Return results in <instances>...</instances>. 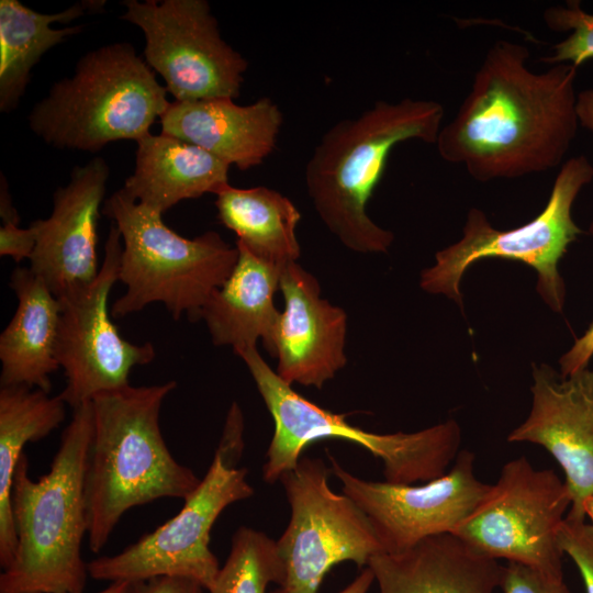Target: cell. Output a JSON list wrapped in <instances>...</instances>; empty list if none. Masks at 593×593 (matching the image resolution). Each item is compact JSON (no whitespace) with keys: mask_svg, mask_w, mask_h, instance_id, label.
<instances>
[{"mask_svg":"<svg viewBox=\"0 0 593 593\" xmlns=\"http://www.w3.org/2000/svg\"><path fill=\"white\" fill-rule=\"evenodd\" d=\"M527 46L499 40L436 142L439 156L477 181L513 179L562 165L575 138L578 68L529 69Z\"/></svg>","mask_w":593,"mask_h":593,"instance_id":"1","label":"cell"},{"mask_svg":"<svg viewBox=\"0 0 593 593\" xmlns=\"http://www.w3.org/2000/svg\"><path fill=\"white\" fill-rule=\"evenodd\" d=\"M176 381L103 392L91 400L92 433L83 492L92 552L107 545L125 512L163 497L186 500L201 479L169 451L159 426Z\"/></svg>","mask_w":593,"mask_h":593,"instance_id":"2","label":"cell"},{"mask_svg":"<svg viewBox=\"0 0 593 593\" xmlns=\"http://www.w3.org/2000/svg\"><path fill=\"white\" fill-rule=\"evenodd\" d=\"M444 114L434 100H379L321 137L305 166V186L318 216L347 248L388 251L394 235L369 217L368 202L392 149L409 139L436 144Z\"/></svg>","mask_w":593,"mask_h":593,"instance_id":"3","label":"cell"},{"mask_svg":"<svg viewBox=\"0 0 593 593\" xmlns=\"http://www.w3.org/2000/svg\"><path fill=\"white\" fill-rule=\"evenodd\" d=\"M91 433L90 401L72 410L48 472L33 480L26 455L21 457L11 490L16 549L0 574V593H83V473Z\"/></svg>","mask_w":593,"mask_h":593,"instance_id":"4","label":"cell"},{"mask_svg":"<svg viewBox=\"0 0 593 593\" xmlns=\"http://www.w3.org/2000/svg\"><path fill=\"white\" fill-rule=\"evenodd\" d=\"M167 89L134 46L115 42L82 55L27 115L30 130L58 149L97 153L136 142L168 109Z\"/></svg>","mask_w":593,"mask_h":593,"instance_id":"5","label":"cell"},{"mask_svg":"<svg viewBox=\"0 0 593 593\" xmlns=\"http://www.w3.org/2000/svg\"><path fill=\"white\" fill-rule=\"evenodd\" d=\"M101 213L118 227L122 238L119 281L125 293L111 307L113 317L163 303L174 320L183 314L201 320L204 304L232 273L238 248L210 231L192 239L180 236L163 214L116 190L104 200Z\"/></svg>","mask_w":593,"mask_h":593,"instance_id":"6","label":"cell"},{"mask_svg":"<svg viewBox=\"0 0 593 593\" xmlns=\"http://www.w3.org/2000/svg\"><path fill=\"white\" fill-rule=\"evenodd\" d=\"M253 377L275 423L262 477L273 483L296 467L313 441L338 438L369 450L383 462L385 481L414 484L437 479L455 461L461 435L456 421L414 432L377 434L349 424L347 414H334L296 393L264 360L257 346L236 349Z\"/></svg>","mask_w":593,"mask_h":593,"instance_id":"7","label":"cell"},{"mask_svg":"<svg viewBox=\"0 0 593 593\" xmlns=\"http://www.w3.org/2000/svg\"><path fill=\"white\" fill-rule=\"evenodd\" d=\"M593 180V165L584 155L566 160L557 176L545 209L530 222L508 230L494 228L485 214L470 209L460 240L436 253V262L421 273V288L441 293L462 306L459 289L466 270L484 258L522 261L536 269L537 291L555 312L562 313L566 286L558 262L568 246L582 234L572 217L573 203Z\"/></svg>","mask_w":593,"mask_h":593,"instance_id":"8","label":"cell"},{"mask_svg":"<svg viewBox=\"0 0 593 593\" xmlns=\"http://www.w3.org/2000/svg\"><path fill=\"white\" fill-rule=\"evenodd\" d=\"M571 497L551 469L524 456L506 462L478 506L451 533L492 559L518 562L563 579L558 532Z\"/></svg>","mask_w":593,"mask_h":593,"instance_id":"9","label":"cell"},{"mask_svg":"<svg viewBox=\"0 0 593 593\" xmlns=\"http://www.w3.org/2000/svg\"><path fill=\"white\" fill-rule=\"evenodd\" d=\"M328 468L318 458L301 457L280 477L291 506V519L276 541L283 566L286 593H317L337 563L368 566L384 549L363 511L328 486Z\"/></svg>","mask_w":593,"mask_h":593,"instance_id":"10","label":"cell"},{"mask_svg":"<svg viewBox=\"0 0 593 593\" xmlns=\"http://www.w3.org/2000/svg\"><path fill=\"white\" fill-rule=\"evenodd\" d=\"M121 20L141 29L143 58L175 101L236 99L248 63L221 36L206 0H125Z\"/></svg>","mask_w":593,"mask_h":593,"instance_id":"11","label":"cell"},{"mask_svg":"<svg viewBox=\"0 0 593 593\" xmlns=\"http://www.w3.org/2000/svg\"><path fill=\"white\" fill-rule=\"evenodd\" d=\"M246 477L245 468L227 465L215 451L205 475L178 514L121 552L90 560L89 575L110 583L182 577L209 592L220 571L210 549V532L228 505L254 494Z\"/></svg>","mask_w":593,"mask_h":593,"instance_id":"12","label":"cell"},{"mask_svg":"<svg viewBox=\"0 0 593 593\" xmlns=\"http://www.w3.org/2000/svg\"><path fill=\"white\" fill-rule=\"evenodd\" d=\"M122 238L111 221L97 278L61 298L55 357L66 385L59 394L72 410L96 395L130 385L131 370L155 359L150 343L134 344L110 318L108 299L119 281Z\"/></svg>","mask_w":593,"mask_h":593,"instance_id":"13","label":"cell"},{"mask_svg":"<svg viewBox=\"0 0 593 593\" xmlns=\"http://www.w3.org/2000/svg\"><path fill=\"white\" fill-rule=\"evenodd\" d=\"M328 459L343 493L367 515L384 553L402 552L427 537L451 534L491 486L475 477L474 455L468 450L459 451L445 474L421 485L362 480L332 455Z\"/></svg>","mask_w":593,"mask_h":593,"instance_id":"14","label":"cell"},{"mask_svg":"<svg viewBox=\"0 0 593 593\" xmlns=\"http://www.w3.org/2000/svg\"><path fill=\"white\" fill-rule=\"evenodd\" d=\"M533 380L530 413L507 441L549 451L566 474L571 497L566 517L585 521L583 502L593 495V370L562 377L544 363L533 366Z\"/></svg>","mask_w":593,"mask_h":593,"instance_id":"15","label":"cell"},{"mask_svg":"<svg viewBox=\"0 0 593 593\" xmlns=\"http://www.w3.org/2000/svg\"><path fill=\"white\" fill-rule=\"evenodd\" d=\"M110 167L96 156L75 166L67 184L53 194L49 217L36 220L38 235L30 269L58 299L87 287L98 276V222Z\"/></svg>","mask_w":593,"mask_h":593,"instance_id":"16","label":"cell"},{"mask_svg":"<svg viewBox=\"0 0 593 593\" xmlns=\"http://www.w3.org/2000/svg\"><path fill=\"white\" fill-rule=\"evenodd\" d=\"M284 309L273 334L277 374L292 385L322 389L347 362L346 312L321 298L316 278L296 261L280 273Z\"/></svg>","mask_w":593,"mask_h":593,"instance_id":"17","label":"cell"},{"mask_svg":"<svg viewBox=\"0 0 593 593\" xmlns=\"http://www.w3.org/2000/svg\"><path fill=\"white\" fill-rule=\"evenodd\" d=\"M159 120L161 133L245 171L275 150L283 116L270 98L262 97L248 105L233 99L174 101Z\"/></svg>","mask_w":593,"mask_h":593,"instance_id":"18","label":"cell"},{"mask_svg":"<svg viewBox=\"0 0 593 593\" xmlns=\"http://www.w3.org/2000/svg\"><path fill=\"white\" fill-rule=\"evenodd\" d=\"M379 593H494L503 566L452 534L427 537L396 553L373 556L368 566Z\"/></svg>","mask_w":593,"mask_h":593,"instance_id":"19","label":"cell"},{"mask_svg":"<svg viewBox=\"0 0 593 593\" xmlns=\"http://www.w3.org/2000/svg\"><path fill=\"white\" fill-rule=\"evenodd\" d=\"M135 168L123 191L161 214L183 200L216 194L230 184V165L172 135L147 133L136 141Z\"/></svg>","mask_w":593,"mask_h":593,"instance_id":"20","label":"cell"},{"mask_svg":"<svg viewBox=\"0 0 593 593\" xmlns=\"http://www.w3.org/2000/svg\"><path fill=\"white\" fill-rule=\"evenodd\" d=\"M10 287L18 307L0 335L1 387L21 385L49 393L51 374L60 368L55 357L59 300L30 268H15Z\"/></svg>","mask_w":593,"mask_h":593,"instance_id":"21","label":"cell"},{"mask_svg":"<svg viewBox=\"0 0 593 593\" xmlns=\"http://www.w3.org/2000/svg\"><path fill=\"white\" fill-rule=\"evenodd\" d=\"M227 280L213 291L203 306L204 320L216 346L233 350L257 346L258 339L273 358V334L280 315L273 295L280 289L281 268L265 261L242 244Z\"/></svg>","mask_w":593,"mask_h":593,"instance_id":"22","label":"cell"},{"mask_svg":"<svg viewBox=\"0 0 593 593\" xmlns=\"http://www.w3.org/2000/svg\"><path fill=\"white\" fill-rule=\"evenodd\" d=\"M104 0H83L56 13H41L19 0H0V111L19 105L31 80L33 67L42 56L65 38L83 30L82 24L61 29L88 13L102 12Z\"/></svg>","mask_w":593,"mask_h":593,"instance_id":"23","label":"cell"},{"mask_svg":"<svg viewBox=\"0 0 593 593\" xmlns=\"http://www.w3.org/2000/svg\"><path fill=\"white\" fill-rule=\"evenodd\" d=\"M66 403L58 394L13 385L0 389V566L7 569L15 553L16 532L11 490L16 466L27 443L48 436L65 419Z\"/></svg>","mask_w":593,"mask_h":593,"instance_id":"24","label":"cell"},{"mask_svg":"<svg viewBox=\"0 0 593 593\" xmlns=\"http://www.w3.org/2000/svg\"><path fill=\"white\" fill-rule=\"evenodd\" d=\"M217 219L236 233L256 257L283 267L300 257L298 208L280 192L264 187L235 188L227 184L216 194Z\"/></svg>","mask_w":593,"mask_h":593,"instance_id":"25","label":"cell"},{"mask_svg":"<svg viewBox=\"0 0 593 593\" xmlns=\"http://www.w3.org/2000/svg\"><path fill=\"white\" fill-rule=\"evenodd\" d=\"M283 582L276 541L265 533L240 526L232 537L230 555L209 593H266Z\"/></svg>","mask_w":593,"mask_h":593,"instance_id":"26","label":"cell"},{"mask_svg":"<svg viewBox=\"0 0 593 593\" xmlns=\"http://www.w3.org/2000/svg\"><path fill=\"white\" fill-rule=\"evenodd\" d=\"M544 20L551 31H571V34L557 43L553 54L541 58V61L570 64L579 68L593 58V14L584 11L580 1L568 0L564 5L547 8Z\"/></svg>","mask_w":593,"mask_h":593,"instance_id":"27","label":"cell"},{"mask_svg":"<svg viewBox=\"0 0 593 593\" xmlns=\"http://www.w3.org/2000/svg\"><path fill=\"white\" fill-rule=\"evenodd\" d=\"M558 541L563 555H568L578 567L585 592L593 593V525L564 517Z\"/></svg>","mask_w":593,"mask_h":593,"instance_id":"28","label":"cell"},{"mask_svg":"<svg viewBox=\"0 0 593 593\" xmlns=\"http://www.w3.org/2000/svg\"><path fill=\"white\" fill-rule=\"evenodd\" d=\"M503 593H571L563 579H556L518 562L503 566Z\"/></svg>","mask_w":593,"mask_h":593,"instance_id":"29","label":"cell"},{"mask_svg":"<svg viewBox=\"0 0 593 593\" xmlns=\"http://www.w3.org/2000/svg\"><path fill=\"white\" fill-rule=\"evenodd\" d=\"M38 226L36 221L22 228L16 223H2L0 226V256H9L20 262L30 259L37 242Z\"/></svg>","mask_w":593,"mask_h":593,"instance_id":"30","label":"cell"},{"mask_svg":"<svg viewBox=\"0 0 593 593\" xmlns=\"http://www.w3.org/2000/svg\"><path fill=\"white\" fill-rule=\"evenodd\" d=\"M244 416L240 407L233 402L224 425L222 438L216 448L222 459L230 466L236 467L244 449Z\"/></svg>","mask_w":593,"mask_h":593,"instance_id":"31","label":"cell"},{"mask_svg":"<svg viewBox=\"0 0 593 593\" xmlns=\"http://www.w3.org/2000/svg\"><path fill=\"white\" fill-rule=\"evenodd\" d=\"M197 581L182 577H155L127 583L125 593H205Z\"/></svg>","mask_w":593,"mask_h":593,"instance_id":"32","label":"cell"},{"mask_svg":"<svg viewBox=\"0 0 593 593\" xmlns=\"http://www.w3.org/2000/svg\"><path fill=\"white\" fill-rule=\"evenodd\" d=\"M589 234L593 236V220L589 227ZM593 357V321L584 334L575 339L571 348L560 359V374L569 377L584 368H588Z\"/></svg>","mask_w":593,"mask_h":593,"instance_id":"33","label":"cell"},{"mask_svg":"<svg viewBox=\"0 0 593 593\" xmlns=\"http://www.w3.org/2000/svg\"><path fill=\"white\" fill-rule=\"evenodd\" d=\"M579 125L593 132V89H584L577 96Z\"/></svg>","mask_w":593,"mask_h":593,"instance_id":"34","label":"cell"},{"mask_svg":"<svg viewBox=\"0 0 593 593\" xmlns=\"http://www.w3.org/2000/svg\"><path fill=\"white\" fill-rule=\"evenodd\" d=\"M0 215L2 223H20V216L13 205L11 194L8 190V184L3 174L1 172V188H0Z\"/></svg>","mask_w":593,"mask_h":593,"instance_id":"35","label":"cell"},{"mask_svg":"<svg viewBox=\"0 0 593 593\" xmlns=\"http://www.w3.org/2000/svg\"><path fill=\"white\" fill-rule=\"evenodd\" d=\"M374 581L373 573L369 567H366L355 580L348 584L339 593H367ZM270 593H286L282 589L278 588Z\"/></svg>","mask_w":593,"mask_h":593,"instance_id":"36","label":"cell"},{"mask_svg":"<svg viewBox=\"0 0 593 593\" xmlns=\"http://www.w3.org/2000/svg\"><path fill=\"white\" fill-rule=\"evenodd\" d=\"M128 582H112L102 591L97 593H125Z\"/></svg>","mask_w":593,"mask_h":593,"instance_id":"37","label":"cell"},{"mask_svg":"<svg viewBox=\"0 0 593 593\" xmlns=\"http://www.w3.org/2000/svg\"><path fill=\"white\" fill-rule=\"evenodd\" d=\"M583 510L585 513V517L589 516L592 521L593 525V495L586 497L583 502Z\"/></svg>","mask_w":593,"mask_h":593,"instance_id":"38","label":"cell"}]
</instances>
